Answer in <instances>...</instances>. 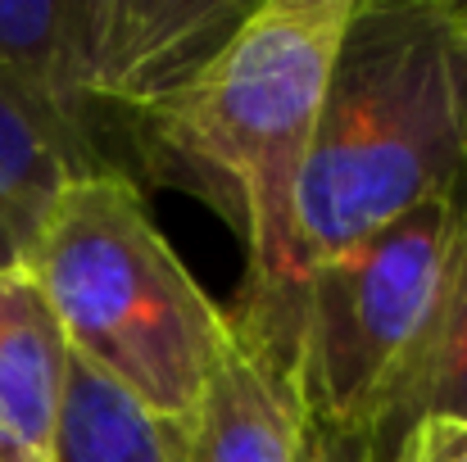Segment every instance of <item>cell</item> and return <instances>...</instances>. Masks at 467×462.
<instances>
[{
  "instance_id": "obj_1",
  "label": "cell",
  "mask_w": 467,
  "mask_h": 462,
  "mask_svg": "<svg viewBox=\"0 0 467 462\" xmlns=\"http://www.w3.org/2000/svg\"><path fill=\"white\" fill-rule=\"evenodd\" d=\"M354 0H259L227 46L137 118V181L204 200L250 245L227 322L296 376L309 259L300 181Z\"/></svg>"
},
{
  "instance_id": "obj_2",
  "label": "cell",
  "mask_w": 467,
  "mask_h": 462,
  "mask_svg": "<svg viewBox=\"0 0 467 462\" xmlns=\"http://www.w3.org/2000/svg\"><path fill=\"white\" fill-rule=\"evenodd\" d=\"M467 181V27L450 0H354L336 41L309 163V268Z\"/></svg>"
},
{
  "instance_id": "obj_3",
  "label": "cell",
  "mask_w": 467,
  "mask_h": 462,
  "mask_svg": "<svg viewBox=\"0 0 467 462\" xmlns=\"http://www.w3.org/2000/svg\"><path fill=\"white\" fill-rule=\"evenodd\" d=\"M23 272L78 363L168 426L195 417L232 331L163 241L141 186L114 172L73 177L50 204Z\"/></svg>"
},
{
  "instance_id": "obj_4",
  "label": "cell",
  "mask_w": 467,
  "mask_h": 462,
  "mask_svg": "<svg viewBox=\"0 0 467 462\" xmlns=\"http://www.w3.org/2000/svg\"><path fill=\"white\" fill-rule=\"evenodd\" d=\"M467 181L317 259L305 277L296 395L305 417L372 426L441 300Z\"/></svg>"
},
{
  "instance_id": "obj_5",
  "label": "cell",
  "mask_w": 467,
  "mask_h": 462,
  "mask_svg": "<svg viewBox=\"0 0 467 462\" xmlns=\"http://www.w3.org/2000/svg\"><path fill=\"white\" fill-rule=\"evenodd\" d=\"M227 331L195 417L177 426V454L182 462H291L305 422L296 376L232 322Z\"/></svg>"
},
{
  "instance_id": "obj_6",
  "label": "cell",
  "mask_w": 467,
  "mask_h": 462,
  "mask_svg": "<svg viewBox=\"0 0 467 462\" xmlns=\"http://www.w3.org/2000/svg\"><path fill=\"white\" fill-rule=\"evenodd\" d=\"M68 344L23 268H0V462H50Z\"/></svg>"
},
{
  "instance_id": "obj_7",
  "label": "cell",
  "mask_w": 467,
  "mask_h": 462,
  "mask_svg": "<svg viewBox=\"0 0 467 462\" xmlns=\"http://www.w3.org/2000/svg\"><path fill=\"white\" fill-rule=\"evenodd\" d=\"M96 172L105 168L64 123L0 87V268H23L59 190Z\"/></svg>"
},
{
  "instance_id": "obj_8",
  "label": "cell",
  "mask_w": 467,
  "mask_h": 462,
  "mask_svg": "<svg viewBox=\"0 0 467 462\" xmlns=\"http://www.w3.org/2000/svg\"><path fill=\"white\" fill-rule=\"evenodd\" d=\"M422 422H467V195L431 326L368 436L386 458L400 462Z\"/></svg>"
},
{
  "instance_id": "obj_9",
  "label": "cell",
  "mask_w": 467,
  "mask_h": 462,
  "mask_svg": "<svg viewBox=\"0 0 467 462\" xmlns=\"http://www.w3.org/2000/svg\"><path fill=\"white\" fill-rule=\"evenodd\" d=\"M50 462H182L177 426L146 413L96 367L68 358Z\"/></svg>"
},
{
  "instance_id": "obj_10",
  "label": "cell",
  "mask_w": 467,
  "mask_h": 462,
  "mask_svg": "<svg viewBox=\"0 0 467 462\" xmlns=\"http://www.w3.org/2000/svg\"><path fill=\"white\" fill-rule=\"evenodd\" d=\"M291 462H395L386 458L363 426H336V422H300V445Z\"/></svg>"
},
{
  "instance_id": "obj_11",
  "label": "cell",
  "mask_w": 467,
  "mask_h": 462,
  "mask_svg": "<svg viewBox=\"0 0 467 462\" xmlns=\"http://www.w3.org/2000/svg\"><path fill=\"white\" fill-rule=\"evenodd\" d=\"M400 462H467V422H422Z\"/></svg>"
}]
</instances>
